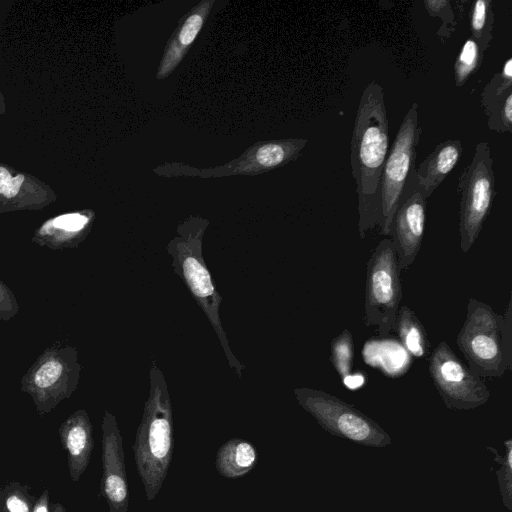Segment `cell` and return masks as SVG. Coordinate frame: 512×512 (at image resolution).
<instances>
[{
	"label": "cell",
	"mask_w": 512,
	"mask_h": 512,
	"mask_svg": "<svg viewBox=\"0 0 512 512\" xmlns=\"http://www.w3.org/2000/svg\"><path fill=\"white\" fill-rule=\"evenodd\" d=\"M389 151V123L383 87L375 80L363 90L356 111L350 150L358 196L360 238L380 226V183Z\"/></svg>",
	"instance_id": "cell-1"
},
{
	"label": "cell",
	"mask_w": 512,
	"mask_h": 512,
	"mask_svg": "<svg viewBox=\"0 0 512 512\" xmlns=\"http://www.w3.org/2000/svg\"><path fill=\"white\" fill-rule=\"evenodd\" d=\"M149 395L137 428L133 452L146 498H156L167 476L173 455V415L167 384L153 360L149 372Z\"/></svg>",
	"instance_id": "cell-2"
},
{
	"label": "cell",
	"mask_w": 512,
	"mask_h": 512,
	"mask_svg": "<svg viewBox=\"0 0 512 512\" xmlns=\"http://www.w3.org/2000/svg\"><path fill=\"white\" fill-rule=\"evenodd\" d=\"M203 223L183 224L167 245L173 271L183 281L193 299L200 306L225 352L229 366L241 378L245 366L232 353L220 319L222 296L217 291L212 275L203 257Z\"/></svg>",
	"instance_id": "cell-3"
},
{
	"label": "cell",
	"mask_w": 512,
	"mask_h": 512,
	"mask_svg": "<svg viewBox=\"0 0 512 512\" xmlns=\"http://www.w3.org/2000/svg\"><path fill=\"white\" fill-rule=\"evenodd\" d=\"M422 134L418 121V104L405 114L388 151L381 175L380 234L388 236L400 202L416 188L417 147Z\"/></svg>",
	"instance_id": "cell-4"
},
{
	"label": "cell",
	"mask_w": 512,
	"mask_h": 512,
	"mask_svg": "<svg viewBox=\"0 0 512 512\" xmlns=\"http://www.w3.org/2000/svg\"><path fill=\"white\" fill-rule=\"evenodd\" d=\"M504 316L488 304L470 298L466 319L456 337V345L479 377H500L511 371L502 341Z\"/></svg>",
	"instance_id": "cell-5"
},
{
	"label": "cell",
	"mask_w": 512,
	"mask_h": 512,
	"mask_svg": "<svg viewBox=\"0 0 512 512\" xmlns=\"http://www.w3.org/2000/svg\"><path fill=\"white\" fill-rule=\"evenodd\" d=\"M81 370L75 347L53 345L39 355L22 377L21 390L31 397L37 412L43 416L72 396Z\"/></svg>",
	"instance_id": "cell-6"
},
{
	"label": "cell",
	"mask_w": 512,
	"mask_h": 512,
	"mask_svg": "<svg viewBox=\"0 0 512 512\" xmlns=\"http://www.w3.org/2000/svg\"><path fill=\"white\" fill-rule=\"evenodd\" d=\"M457 192L460 196V247L468 252L480 235L497 194L488 142L476 144L470 163L459 175Z\"/></svg>",
	"instance_id": "cell-7"
},
{
	"label": "cell",
	"mask_w": 512,
	"mask_h": 512,
	"mask_svg": "<svg viewBox=\"0 0 512 512\" xmlns=\"http://www.w3.org/2000/svg\"><path fill=\"white\" fill-rule=\"evenodd\" d=\"M402 299L400 268L390 238L381 240L367 262L365 290V323L380 335L395 332L399 304Z\"/></svg>",
	"instance_id": "cell-8"
},
{
	"label": "cell",
	"mask_w": 512,
	"mask_h": 512,
	"mask_svg": "<svg viewBox=\"0 0 512 512\" xmlns=\"http://www.w3.org/2000/svg\"><path fill=\"white\" fill-rule=\"evenodd\" d=\"M428 369L433 384L448 406L471 408L489 398V390L482 378L474 374L445 341L432 351Z\"/></svg>",
	"instance_id": "cell-9"
},
{
	"label": "cell",
	"mask_w": 512,
	"mask_h": 512,
	"mask_svg": "<svg viewBox=\"0 0 512 512\" xmlns=\"http://www.w3.org/2000/svg\"><path fill=\"white\" fill-rule=\"evenodd\" d=\"M101 492L109 512H128L129 487L123 439L116 417L105 410L102 420Z\"/></svg>",
	"instance_id": "cell-10"
},
{
	"label": "cell",
	"mask_w": 512,
	"mask_h": 512,
	"mask_svg": "<svg viewBox=\"0 0 512 512\" xmlns=\"http://www.w3.org/2000/svg\"><path fill=\"white\" fill-rule=\"evenodd\" d=\"M57 199L56 192L46 182L0 162V213L38 211Z\"/></svg>",
	"instance_id": "cell-11"
},
{
	"label": "cell",
	"mask_w": 512,
	"mask_h": 512,
	"mask_svg": "<svg viewBox=\"0 0 512 512\" xmlns=\"http://www.w3.org/2000/svg\"><path fill=\"white\" fill-rule=\"evenodd\" d=\"M427 199L416 187L404 198L393 217L389 235L395 247L399 268L408 269L421 248L426 223Z\"/></svg>",
	"instance_id": "cell-12"
},
{
	"label": "cell",
	"mask_w": 512,
	"mask_h": 512,
	"mask_svg": "<svg viewBox=\"0 0 512 512\" xmlns=\"http://www.w3.org/2000/svg\"><path fill=\"white\" fill-rule=\"evenodd\" d=\"M95 221L92 209H82L46 219L33 232L31 241L52 250L78 247L90 233Z\"/></svg>",
	"instance_id": "cell-13"
},
{
	"label": "cell",
	"mask_w": 512,
	"mask_h": 512,
	"mask_svg": "<svg viewBox=\"0 0 512 512\" xmlns=\"http://www.w3.org/2000/svg\"><path fill=\"white\" fill-rule=\"evenodd\" d=\"M481 106L487 116V126L497 133H512V59L508 57L500 72L485 85Z\"/></svg>",
	"instance_id": "cell-14"
},
{
	"label": "cell",
	"mask_w": 512,
	"mask_h": 512,
	"mask_svg": "<svg viewBox=\"0 0 512 512\" xmlns=\"http://www.w3.org/2000/svg\"><path fill=\"white\" fill-rule=\"evenodd\" d=\"M59 435L67 454L70 477L77 482L88 467L94 447L88 413L84 409L76 410L60 425Z\"/></svg>",
	"instance_id": "cell-15"
},
{
	"label": "cell",
	"mask_w": 512,
	"mask_h": 512,
	"mask_svg": "<svg viewBox=\"0 0 512 512\" xmlns=\"http://www.w3.org/2000/svg\"><path fill=\"white\" fill-rule=\"evenodd\" d=\"M463 153L460 140L438 143L416 168V187L428 199L458 164Z\"/></svg>",
	"instance_id": "cell-16"
},
{
	"label": "cell",
	"mask_w": 512,
	"mask_h": 512,
	"mask_svg": "<svg viewBox=\"0 0 512 512\" xmlns=\"http://www.w3.org/2000/svg\"><path fill=\"white\" fill-rule=\"evenodd\" d=\"M213 3V1L200 2L184 19L167 46L158 69V79L167 77L180 63L201 30Z\"/></svg>",
	"instance_id": "cell-17"
},
{
	"label": "cell",
	"mask_w": 512,
	"mask_h": 512,
	"mask_svg": "<svg viewBox=\"0 0 512 512\" xmlns=\"http://www.w3.org/2000/svg\"><path fill=\"white\" fill-rule=\"evenodd\" d=\"M257 460L254 445L241 438H232L219 447L215 467L221 476L234 479L249 473Z\"/></svg>",
	"instance_id": "cell-18"
},
{
	"label": "cell",
	"mask_w": 512,
	"mask_h": 512,
	"mask_svg": "<svg viewBox=\"0 0 512 512\" xmlns=\"http://www.w3.org/2000/svg\"><path fill=\"white\" fill-rule=\"evenodd\" d=\"M308 143L307 139L294 138L272 141L258 146L248 157L253 169H272L295 160Z\"/></svg>",
	"instance_id": "cell-19"
},
{
	"label": "cell",
	"mask_w": 512,
	"mask_h": 512,
	"mask_svg": "<svg viewBox=\"0 0 512 512\" xmlns=\"http://www.w3.org/2000/svg\"><path fill=\"white\" fill-rule=\"evenodd\" d=\"M395 332L404 348L415 358H426L429 355V342L423 324L410 307H399Z\"/></svg>",
	"instance_id": "cell-20"
},
{
	"label": "cell",
	"mask_w": 512,
	"mask_h": 512,
	"mask_svg": "<svg viewBox=\"0 0 512 512\" xmlns=\"http://www.w3.org/2000/svg\"><path fill=\"white\" fill-rule=\"evenodd\" d=\"M494 13L491 0L475 1L469 11V23L472 37L484 53L493 38Z\"/></svg>",
	"instance_id": "cell-21"
},
{
	"label": "cell",
	"mask_w": 512,
	"mask_h": 512,
	"mask_svg": "<svg viewBox=\"0 0 512 512\" xmlns=\"http://www.w3.org/2000/svg\"><path fill=\"white\" fill-rule=\"evenodd\" d=\"M484 53L477 41L471 36L462 45L454 63L456 87H462L481 66Z\"/></svg>",
	"instance_id": "cell-22"
},
{
	"label": "cell",
	"mask_w": 512,
	"mask_h": 512,
	"mask_svg": "<svg viewBox=\"0 0 512 512\" xmlns=\"http://www.w3.org/2000/svg\"><path fill=\"white\" fill-rule=\"evenodd\" d=\"M329 359L344 383L351 375L354 360V342L348 329H344L331 341Z\"/></svg>",
	"instance_id": "cell-23"
},
{
	"label": "cell",
	"mask_w": 512,
	"mask_h": 512,
	"mask_svg": "<svg viewBox=\"0 0 512 512\" xmlns=\"http://www.w3.org/2000/svg\"><path fill=\"white\" fill-rule=\"evenodd\" d=\"M35 502L28 488L18 482L0 488V512H32Z\"/></svg>",
	"instance_id": "cell-24"
},
{
	"label": "cell",
	"mask_w": 512,
	"mask_h": 512,
	"mask_svg": "<svg viewBox=\"0 0 512 512\" xmlns=\"http://www.w3.org/2000/svg\"><path fill=\"white\" fill-rule=\"evenodd\" d=\"M424 6L431 17H438L442 21L436 35L444 43L451 38L456 29V20L451 2L447 0H426Z\"/></svg>",
	"instance_id": "cell-25"
},
{
	"label": "cell",
	"mask_w": 512,
	"mask_h": 512,
	"mask_svg": "<svg viewBox=\"0 0 512 512\" xmlns=\"http://www.w3.org/2000/svg\"><path fill=\"white\" fill-rule=\"evenodd\" d=\"M19 311V304L11 289L0 281V320L8 321Z\"/></svg>",
	"instance_id": "cell-26"
},
{
	"label": "cell",
	"mask_w": 512,
	"mask_h": 512,
	"mask_svg": "<svg viewBox=\"0 0 512 512\" xmlns=\"http://www.w3.org/2000/svg\"><path fill=\"white\" fill-rule=\"evenodd\" d=\"M504 316L502 329V341L504 345L506 360L512 367V299L510 297Z\"/></svg>",
	"instance_id": "cell-27"
},
{
	"label": "cell",
	"mask_w": 512,
	"mask_h": 512,
	"mask_svg": "<svg viewBox=\"0 0 512 512\" xmlns=\"http://www.w3.org/2000/svg\"><path fill=\"white\" fill-rule=\"evenodd\" d=\"M49 490L45 489L33 506L32 512H51Z\"/></svg>",
	"instance_id": "cell-28"
},
{
	"label": "cell",
	"mask_w": 512,
	"mask_h": 512,
	"mask_svg": "<svg viewBox=\"0 0 512 512\" xmlns=\"http://www.w3.org/2000/svg\"><path fill=\"white\" fill-rule=\"evenodd\" d=\"M7 112L6 101L0 88V115H4Z\"/></svg>",
	"instance_id": "cell-29"
},
{
	"label": "cell",
	"mask_w": 512,
	"mask_h": 512,
	"mask_svg": "<svg viewBox=\"0 0 512 512\" xmlns=\"http://www.w3.org/2000/svg\"><path fill=\"white\" fill-rule=\"evenodd\" d=\"M51 512H67L65 507L60 503H55L50 506Z\"/></svg>",
	"instance_id": "cell-30"
}]
</instances>
